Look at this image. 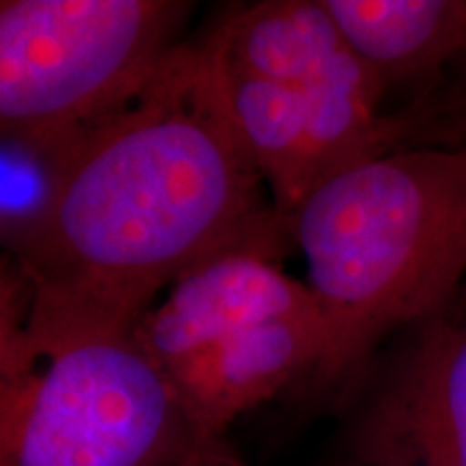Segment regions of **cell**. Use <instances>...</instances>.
<instances>
[{"mask_svg":"<svg viewBox=\"0 0 466 466\" xmlns=\"http://www.w3.org/2000/svg\"><path fill=\"white\" fill-rule=\"evenodd\" d=\"M261 182L201 44H179L132 102L46 165L15 233L25 311L3 316L0 378L134 333L162 289L218 255L279 258L291 236Z\"/></svg>","mask_w":466,"mask_h":466,"instance_id":"cell-1","label":"cell"},{"mask_svg":"<svg viewBox=\"0 0 466 466\" xmlns=\"http://www.w3.org/2000/svg\"><path fill=\"white\" fill-rule=\"evenodd\" d=\"M201 436L318 374L326 330L316 296L261 250H229L168 288L134 329Z\"/></svg>","mask_w":466,"mask_h":466,"instance_id":"cell-4","label":"cell"},{"mask_svg":"<svg viewBox=\"0 0 466 466\" xmlns=\"http://www.w3.org/2000/svg\"><path fill=\"white\" fill-rule=\"evenodd\" d=\"M201 48L285 223L326 179L398 149L408 132L380 113L387 86L322 0L236 9Z\"/></svg>","mask_w":466,"mask_h":466,"instance_id":"cell-3","label":"cell"},{"mask_svg":"<svg viewBox=\"0 0 466 466\" xmlns=\"http://www.w3.org/2000/svg\"><path fill=\"white\" fill-rule=\"evenodd\" d=\"M288 229L324 319L316 376L354 378L384 337L442 318L466 275V147L393 149L350 167Z\"/></svg>","mask_w":466,"mask_h":466,"instance_id":"cell-2","label":"cell"},{"mask_svg":"<svg viewBox=\"0 0 466 466\" xmlns=\"http://www.w3.org/2000/svg\"><path fill=\"white\" fill-rule=\"evenodd\" d=\"M168 466H248L238 456L225 436H208L201 439L192 450Z\"/></svg>","mask_w":466,"mask_h":466,"instance_id":"cell-9","label":"cell"},{"mask_svg":"<svg viewBox=\"0 0 466 466\" xmlns=\"http://www.w3.org/2000/svg\"><path fill=\"white\" fill-rule=\"evenodd\" d=\"M384 86L425 85L466 56V0H322Z\"/></svg>","mask_w":466,"mask_h":466,"instance_id":"cell-8","label":"cell"},{"mask_svg":"<svg viewBox=\"0 0 466 466\" xmlns=\"http://www.w3.org/2000/svg\"><path fill=\"white\" fill-rule=\"evenodd\" d=\"M348 466H365V464H360V462H357V460H354V462H350Z\"/></svg>","mask_w":466,"mask_h":466,"instance_id":"cell-10","label":"cell"},{"mask_svg":"<svg viewBox=\"0 0 466 466\" xmlns=\"http://www.w3.org/2000/svg\"><path fill=\"white\" fill-rule=\"evenodd\" d=\"M42 360L0 380V466H168L208 439L134 333Z\"/></svg>","mask_w":466,"mask_h":466,"instance_id":"cell-6","label":"cell"},{"mask_svg":"<svg viewBox=\"0 0 466 466\" xmlns=\"http://www.w3.org/2000/svg\"><path fill=\"white\" fill-rule=\"evenodd\" d=\"M365 466H466V319L419 326L354 434Z\"/></svg>","mask_w":466,"mask_h":466,"instance_id":"cell-7","label":"cell"},{"mask_svg":"<svg viewBox=\"0 0 466 466\" xmlns=\"http://www.w3.org/2000/svg\"><path fill=\"white\" fill-rule=\"evenodd\" d=\"M188 14L173 0H3L5 143L48 165L145 89Z\"/></svg>","mask_w":466,"mask_h":466,"instance_id":"cell-5","label":"cell"}]
</instances>
